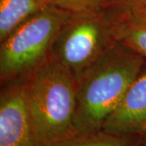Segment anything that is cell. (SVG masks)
Wrapping results in <instances>:
<instances>
[{"label":"cell","instance_id":"obj_1","mask_svg":"<svg viewBox=\"0 0 146 146\" xmlns=\"http://www.w3.org/2000/svg\"><path fill=\"white\" fill-rule=\"evenodd\" d=\"M146 63V58L116 42L76 78V132L102 130Z\"/></svg>","mask_w":146,"mask_h":146},{"label":"cell","instance_id":"obj_2","mask_svg":"<svg viewBox=\"0 0 146 146\" xmlns=\"http://www.w3.org/2000/svg\"><path fill=\"white\" fill-rule=\"evenodd\" d=\"M28 108L40 146H51L76 133V79L49 55L23 78Z\"/></svg>","mask_w":146,"mask_h":146},{"label":"cell","instance_id":"obj_3","mask_svg":"<svg viewBox=\"0 0 146 146\" xmlns=\"http://www.w3.org/2000/svg\"><path fill=\"white\" fill-rule=\"evenodd\" d=\"M72 16L66 11L48 6L1 42V82L25 78L44 62L59 29Z\"/></svg>","mask_w":146,"mask_h":146},{"label":"cell","instance_id":"obj_4","mask_svg":"<svg viewBox=\"0 0 146 146\" xmlns=\"http://www.w3.org/2000/svg\"><path fill=\"white\" fill-rule=\"evenodd\" d=\"M115 43L104 12L72 15L57 33L50 55L76 79Z\"/></svg>","mask_w":146,"mask_h":146},{"label":"cell","instance_id":"obj_5","mask_svg":"<svg viewBox=\"0 0 146 146\" xmlns=\"http://www.w3.org/2000/svg\"><path fill=\"white\" fill-rule=\"evenodd\" d=\"M0 146H40L28 108L23 79L2 86Z\"/></svg>","mask_w":146,"mask_h":146},{"label":"cell","instance_id":"obj_6","mask_svg":"<svg viewBox=\"0 0 146 146\" xmlns=\"http://www.w3.org/2000/svg\"><path fill=\"white\" fill-rule=\"evenodd\" d=\"M102 130L122 136L146 134V63Z\"/></svg>","mask_w":146,"mask_h":146},{"label":"cell","instance_id":"obj_7","mask_svg":"<svg viewBox=\"0 0 146 146\" xmlns=\"http://www.w3.org/2000/svg\"><path fill=\"white\" fill-rule=\"evenodd\" d=\"M104 16L115 42L146 58V13L110 5L104 11Z\"/></svg>","mask_w":146,"mask_h":146},{"label":"cell","instance_id":"obj_8","mask_svg":"<svg viewBox=\"0 0 146 146\" xmlns=\"http://www.w3.org/2000/svg\"><path fill=\"white\" fill-rule=\"evenodd\" d=\"M48 6L46 0H0V42Z\"/></svg>","mask_w":146,"mask_h":146},{"label":"cell","instance_id":"obj_9","mask_svg":"<svg viewBox=\"0 0 146 146\" xmlns=\"http://www.w3.org/2000/svg\"><path fill=\"white\" fill-rule=\"evenodd\" d=\"M142 135H115L103 130L76 132L51 146H141Z\"/></svg>","mask_w":146,"mask_h":146},{"label":"cell","instance_id":"obj_10","mask_svg":"<svg viewBox=\"0 0 146 146\" xmlns=\"http://www.w3.org/2000/svg\"><path fill=\"white\" fill-rule=\"evenodd\" d=\"M48 4L72 15L100 14L110 6V0H46Z\"/></svg>","mask_w":146,"mask_h":146},{"label":"cell","instance_id":"obj_11","mask_svg":"<svg viewBox=\"0 0 146 146\" xmlns=\"http://www.w3.org/2000/svg\"><path fill=\"white\" fill-rule=\"evenodd\" d=\"M110 5H119L146 13V0H110Z\"/></svg>","mask_w":146,"mask_h":146},{"label":"cell","instance_id":"obj_12","mask_svg":"<svg viewBox=\"0 0 146 146\" xmlns=\"http://www.w3.org/2000/svg\"><path fill=\"white\" fill-rule=\"evenodd\" d=\"M141 146H146V134L144 135V138H143V142Z\"/></svg>","mask_w":146,"mask_h":146}]
</instances>
